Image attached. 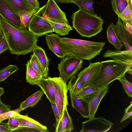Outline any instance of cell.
<instances>
[{"label": "cell", "instance_id": "cell-1", "mask_svg": "<svg viewBox=\"0 0 132 132\" xmlns=\"http://www.w3.org/2000/svg\"><path fill=\"white\" fill-rule=\"evenodd\" d=\"M0 28L12 54H27L32 51L37 45L38 37L27 29L13 26L0 15Z\"/></svg>", "mask_w": 132, "mask_h": 132}, {"label": "cell", "instance_id": "cell-2", "mask_svg": "<svg viewBox=\"0 0 132 132\" xmlns=\"http://www.w3.org/2000/svg\"><path fill=\"white\" fill-rule=\"evenodd\" d=\"M99 74L89 83L88 86L102 88L128 73L132 75V69L128 63L120 60H108L101 62Z\"/></svg>", "mask_w": 132, "mask_h": 132}, {"label": "cell", "instance_id": "cell-3", "mask_svg": "<svg viewBox=\"0 0 132 132\" xmlns=\"http://www.w3.org/2000/svg\"><path fill=\"white\" fill-rule=\"evenodd\" d=\"M60 39L65 45L66 56L81 60H89L100 55L105 44L104 42L65 37H60Z\"/></svg>", "mask_w": 132, "mask_h": 132}, {"label": "cell", "instance_id": "cell-4", "mask_svg": "<svg viewBox=\"0 0 132 132\" xmlns=\"http://www.w3.org/2000/svg\"><path fill=\"white\" fill-rule=\"evenodd\" d=\"M72 27L82 37L90 38L101 32L103 19L79 9L72 14Z\"/></svg>", "mask_w": 132, "mask_h": 132}, {"label": "cell", "instance_id": "cell-5", "mask_svg": "<svg viewBox=\"0 0 132 132\" xmlns=\"http://www.w3.org/2000/svg\"><path fill=\"white\" fill-rule=\"evenodd\" d=\"M37 12L43 18L50 21L69 24L65 13L60 9L54 0H48Z\"/></svg>", "mask_w": 132, "mask_h": 132}, {"label": "cell", "instance_id": "cell-6", "mask_svg": "<svg viewBox=\"0 0 132 132\" xmlns=\"http://www.w3.org/2000/svg\"><path fill=\"white\" fill-rule=\"evenodd\" d=\"M60 60L57 69L59 77L67 83L69 80L75 76L82 67L83 60L76 58L66 56Z\"/></svg>", "mask_w": 132, "mask_h": 132}, {"label": "cell", "instance_id": "cell-7", "mask_svg": "<svg viewBox=\"0 0 132 132\" xmlns=\"http://www.w3.org/2000/svg\"><path fill=\"white\" fill-rule=\"evenodd\" d=\"M52 79L55 89V102L59 113L60 122L65 109L68 105V86L67 83L61 77H54Z\"/></svg>", "mask_w": 132, "mask_h": 132}, {"label": "cell", "instance_id": "cell-8", "mask_svg": "<svg viewBox=\"0 0 132 132\" xmlns=\"http://www.w3.org/2000/svg\"><path fill=\"white\" fill-rule=\"evenodd\" d=\"M80 132H105L109 131L113 123L103 117L89 119L82 123Z\"/></svg>", "mask_w": 132, "mask_h": 132}, {"label": "cell", "instance_id": "cell-9", "mask_svg": "<svg viewBox=\"0 0 132 132\" xmlns=\"http://www.w3.org/2000/svg\"><path fill=\"white\" fill-rule=\"evenodd\" d=\"M14 116L17 119L19 123V127L14 131H49L46 126L29 117L27 114L23 115L17 112Z\"/></svg>", "mask_w": 132, "mask_h": 132}, {"label": "cell", "instance_id": "cell-10", "mask_svg": "<svg viewBox=\"0 0 132 132\" xmlns=\"http://www.w3.org/2000/svg\"><path fill=\"white\" fill-rule=\"evenodd\" d=\"M37 12L30 23L28 28V30L38 37L53 32L50 23Z\"/></svg>", "mask_w": 132, "mask_h": 132}, {"label": "cell", "instance_id": "cell-11", "mask_svg": "<svg viewBox=\"0 0 132 132\" xmlns=\"http://www.w3.org/2000/svg\"><path fill=\"white\" fill-rule=\"evenodd\" d=\"M109 87L107 86L98 91L88 96L81 98L87 103L89 112L88 118L95 117L99 104L104 97L109 91Z\"/></svg>", "mask_w": 132, "mask_h": 132}, {"label": "cell", "instance_id": "cell-12", "mask_svg": "<svg viewBox=\"0 0 132 132\" xmlns=\"http://www.w3.org/2000/svg\"><path fill=\"white\" fill-rule=\"evenodd\" d=\"M101 62L90 63L77 75V78L81 82L82 89L87 87L89 82L99 73L102 67Z\"/></svg>", "mask_w": 132, "mask_h": 132}, {"label": "cell", "instance_id": "cell-13", "mask_svg": "<svg viewBox=\"0 0 132 132\" xmlns=\"http://www.w3.org/2000/svg\"><path fill=\"white\" fill-rule=\"evenodd\" d=\"M46 43L50 50L57 57L62 59L66 56L64 44L61 41L58 35L51 34L45 35Z\"/></svg>", "mask_w": 132, "mask_h": 132}, {"label": "cell", "instance_id": "cell-14", "mask_svg": "<svg viewBox=\"0 0 132 132\" xmlns=\"http://www.w3.org/2000/svg\"><path fill=\"white\" fill-rule=\"evenodd\" d=\"M115 26L118 37L120 41L123 43L126 50L132 51V34L127 30L118 17Z\"/></svg>", "mask_w": 132, "mask_h": 132}, {"label": "cell", "instance_id": "cell-15", "mask_svg": "<svg viewBox=\"0 0 132 132\" xmlns=\"http://www.w3.org/2000/svg\"><path fill=\"white\" fill-rule=\"evenodd\" d=\"M0 15L10 24L20 29L21 22L19 15L11 10L4 0H0Z\"/></svg>", "mask_w": 132, "mask_h": 132}, {"label": "cell", "instance_id": "cell-16", "mask_svg": "<svg viewBox=\"0 0 132 132\" xmlns=\"http://www.w3.org/2000/svg\"><path fill=\"white\" fill-rule=\"evenodd\" d=\"M103 57H110L114 60H120L128 63L132 69V51L120 50H106L103 54Z\"/></svg>", "mask_w": 132, "mask_h": 132}, {"label": "cell", "instance_id": "cell-17", "mask_svg": "<svg viewBox=\"0 0 132 132\" xmlns=\"http://www.w3.org/2000/svg\"><path fill=\"white\" fill-rule=\"evenodd\" d=\"M8 7L13 12L19 15L20 11L36 13V11L27 0H4Z\"/></svg>", "mask_w": 132, "mask_h": 132}, {"label": "cell", "instance_id": "cell-18", "mask_svg": "<svg viewBox=\"0 0 132 132\" xmlns=\"http://www.w3.org/2000/svg\"><path fill=\"white\" fill-rule=\"evenodd\" d=\"M43 90L50 102L55 103V89L52 78H42L36 84Z\"/></svg>", "mask_w": 132, "mask_h": 132}, {"label": "cell", "instance_id": "cell-19", "mask_svg": "<svg viewBox=\"0 0 132 132\" xmlns=\"http://www.w3.org/2000/svg\"><path fill=\"white\" fill-rule=\"evenodd\" d=\"M44 94L43 90L41 88L29 96L26 100L21 102L19 108L15 110L17 112L19 113L28 107H34L41 100Z\"/></svg>", "mask_w": 132, "mask_h": 132}, {"label": "cell", "instance_id": "cell-20", "mask_svg": "<svg viewBox=\"0 0 132 132\" xmlns=\"http://www.w3.org/2000/svg\"><path fill=\"white\" fill-rule=\"evenodd\" d=\"M74 129L72 119L70 116L67 108L64 110L62 118L56 126V132H70Z\"/></svg>", "mask_w": 132, "mask_h": 132}, {"label": "cell", "instance_id": "cell-21", "mask_svg": "<svg viewBox=\"0 0 132 132\" xmlns=\"http://www.w3.org/2000/svg\"><path fill=\"white\" fill-rule=\"evenodd\" d=\"M72 107L84 118H88L89 112L87 103L81 98H78L75 95L70 96Z\"/></svg>", "mask_w": 132, "mask_h": 132}, {"label": "cell", "instance_id": "cell-22", "mask_svg": "<svg viewBox=\"0 0 132 132\" xmlns=\"http://www.w3.org/2000/svg\"><path fill=\"white\" fill-rule=\"evenodd\" d=\"M106 35L109 42L116 50H120L124 45L118 39L116 31L115 26L113 22L107 27Z\"/></svg>", "mask_w": 132, "mask_h": 132}, {"label": "cell", "instance_id": "cell-23", "mask_svg": "<svg viewBox=\"0 0 132 132\" xmlns=\"http://www.w3.org/2000/svg\"><path fill=\"white\" fill-rule=\"evenodd\" d=\"M26 65L27 82L32 85H36L43 78L33 69L29 60L27 61Z\"/></svg>", "mask_w": 132, "mask_h": 132}, {"label": "cell", "instance_id": "cell-24", "mask_svg": "<svg viewBox=\"0 0 132 132\" xmlns=\"http://www.w3.org/2000/svg\"><path fill=\"white\" fill-rule=\"evenodd\" d=\"M32 51L33 54L36 57L42 66L46 71L48 72L50 61L46 56L45 50L36 45Z\"/></svg>", "mask_w": 132, "mask_h": 132}, {"label": "cell", "instance_id": "cell-25", "mask_svg": "<svg viewBox=\"0 0 132 132\" xmlns=\"http://www.w3.org/2000/svg\"><path fill=\"white\" fill-rule=\"evenodd\" d=\"M70 80L67 86L70 96H71L80 91L82 89V87L81 82L76 76L72 77Z\"/></svg>", "mask_w": 132, "mask_h": 132}, {"label": "cell", "instance_id": "cell-26", "mask_svg": "<svg viewBox=\"0 0 132 132\" xmlns=\"http://www.w3.org/2000/svg\"><path fill=\"white\" fill-rule=\"evenodd\" d=\"M45 19L51 25L53 32H56L58 35L61 36L67 35L69 34V31L73 30L72 28L69 24L55 23Z\"/></svg>", "mask_w": 132, "mask_h": 132}, {"label": "cell", "instance_id": "cell-27", "mask_svg": "<svg viewBox=\"0 0 132 132\" xmlns=\"http://www.w3.org/2000/svg\"><path fill=\"white\" fill-rule=\"evenodd\" d=\"M73 3L77 5L81 10L94 15H97L94 11L93 0H74Z\"/></svg>", "mask_w": 132, "mask_h": 132}, {"label": "cell", "instance_id": "cell-28", "mask_svg": "<svg viewBox=\"0 0 132 132\" xmlns=\"http://www.w3.org/2000/svg\"><path fill=\"white\" fill-rule=\"evenodd\" d=\"M34 70L43 78L48 77V72L45 69L34 54H32L29 60Z\"/></svg>", "mask_w": 132, "mask_h": 132}, {"label": "cell", "instance_id": "cell-29", "mask_svg": "<svg viewBox=\"0 0 132 132\" xmlns=\"http://www.w3.org/2000/svg\"><path fill=\"white\" fill-rule=\"evenodd\" d=\"M36 13L22 11H19V14L21 22L20 29L28 28L31 20Z\"/></svg>", "mask_w": 132, "mask_h": 132}, {"label": "cell", "instance_id": "cell-30", "mask_svg": "<svg viewBox=\"0 0 132 132\" xmlns=\"http://www.w3.org/2000/svg\"><path fill=\"white\" fill-rule=\"evenodd\" d=\"M111 3L113 11L119 18L122 11L128 4L126 0H111Z\"/></svg>", "mask_w": 132, "mask_h": 132}, {"label": "cell", "instance_id": "cell-31", "mask_svg": "<svg viewBox=\"0 0 132 132\" xmlns=\"http://www.w3.org/2000/svg\"><path fill=\"white\" fill-rule=\"evenodd\" d=\"M19 69L15 65H9L0 70V82L5 80L10 76Z\"/></svg>", "mask_w": 132, "mask_h": 132}, {"label": "cell", "instance_id": "cell-32", "mask_svg": "<svg viewBox=\"0 0 132 132\" xmlns=\"http://www.w3.org/2000/svg\"><path fill=\"white\" fill-rule=\"evenodd\" d=\"M102 88L88 86L82 89L75 95L78 98H82L94 94Z\"/></svg>", "mask_w": 132, "mask_h": 132}, {"label": "cell", "instance_id": "cell-33", "mask_svg": "<svg viewBox=\"0 0 132 132\" xmlns=\"http://www.w3.org/2000/svg\"><path fill=\"white\" fill-rule=\"evenodd\" d=\"M119 18L122 21L132 24V7L128 4L122 12Z\"/></svg>", "mask_w": 132, "mask_h": 132}, {"label": "cell", "instance_id": "cell-34", "mask_svg": "<svg viewBox=\"0 0 132 132\" xmlns=\"http://www.w3.org/2000/svg\"><path fill=\"white\" fill-rule=\"evenodd\" d=\"M121 83L124 91L128 96L132 97V84L126 79L125 74L120 77L118 79Z\"/></svg>", "mask_w": 132, "mask_h": 132}, {"label": "cell", "instance_id": "cell-35", "mask_svg": "<svg viewBox=\"0 0 132 132\" xmlns=\"http://www.w3.org/2000/svg\"><path fill=\"white\" fill-rule=\"evenodd\" d=\"M7 127L11 132L14 131L19 127V123L16 118L14 116L9 119V121L6 123Z\"/></svg>", "mask_w": 132, "mask_h": 132}, {"label": "cell", "instance_id": "cell-36", "mask_svg": "<svg viewBox=\"0 0 132 132\" xmlns=\"http://www.w3.org/2000/svg\"><path fill=\"white\" fill-rule=\"evenodd\" d=\"M130 104L126 108L125 110L124 115L120 121L121 123L127 119H131L132 118V103L130 102Z\"/></svg>", "mask_w": 132, "mask_h": 132}, {"label": "cell", "instance_id": "cell-37", "mask_svg": "<svg viewBox=\"0 0 132 132\" xmlns=\"http://www.w3.org/2000/svg\"><path fill=\"white\" fill-rule=\"evenodd\" d=\"M16 113L17 112L13 110L0 114V124L2 123V122L3 121L9 119L10 117L14 116Z\"/></svg>", "mask_w": 132, "mask_h": 132}, {"label": "cell", "instance_id": "cell-38", "mask_svg": "<svg viewBox=\"0 0 132 132\" xmlns=\"http://www.w3.org/2000/svg\"><path fill=\"white\" fill-rule=\"evenodd\" d=\"M56 120V125H57L60 121L59 113L57 107L55 103L51 102Z\"/></svg>", "mask_w": 132, "mask_h": 132}, {"label": "cell", "instance_id": "cell-39", "mask_svg": "<svg viewBox=\"0 0 132 132\" xmlns=\"http://www.w3.org/2000/svg\"><path fill=\"white\" fill-rule=\"evenodd\" d=\"M9 49L7 43L4 37L0 39V54Z\"/></svg>", "mask_w": 132, "mask_h": 132}, {"label": "cell", "instance_id": "cell-40", "mask_svg": "<svg viewBox=\"0 0 132 132\" xmlns=\"http://www.w3.org/2000/svg\"><path fill=\"white\" fill-rule=\"evenodd\" d=\"M11 106L3 103L0 100V114L11 110Z\"/></svg>", "mask_w": 132, "mask_h": 132}, {"label": "cell", "instance_id": "cell-41", "mask_svg": "<svg viewBox=\"0 0 132 132\" xmlns=\"http://www.w3.org/2000/svg\"><path fill=\"white\" fill-rule=\"evenodd\" d=\"M30 5L36 11L40 9V3L38 0H27Z\"/></svg>", "mask_w": 132, "mask_h": 132}, {"label": "cell", "instance_id": "cell-42", "mask_svg": "<svg viewBox=\"0 0 132 132\" xmlns=\"http://www.w3.org/2000/svg\"><path fill=\"white\" fill-rule=\"evenodd\" d=\"M0 132H11L7 127L6 124H0Z\"/></svg>", "mask_w": 132, "mask_h": 132}, {"label": "cell", "instance_id": "cell-43", "mask_svg": "<svg viewBox=\"0 0 132 132\" xmlns=\"http://www.w3.org/2000/svg\"><path fill=\"white\" fill-rule=\"evenodd\" d=\"M123 24L125 26L127 30L131 33L132 34V24L124 21H122Z\"/></svg>", "mask_w": 132, "mask_h": 132}, {"label": "cell", "instance_id": "cell-44", "mask_svg": "<svg viewBox=\"0 0 132 132\" xmlns=\"http://www.w3.org/2000/svg\"><path fill=\"white\" fill-rule=\"evenodd\" d=\"M57 2L63 3H73L74 0H55Z\"/></svg>", "mask_w": 132, "mask_h": 132}, {"label": "cell", "instance_id": "cell-45", "mask_svg": "<svg viewBox=\"0 0 132 132\" xmlns=\"http://www.w3.org/2000/svg\"><path fill=\"white\" fill-rule=\"evenodd\" d=\"M4 92L3 88L0 87V97L4 94Z\"/></svg>", "mask_w": 132, "mask_h": 132}, {"label": "cell", "instance_id": "cell-46", "mask_svg": "<svg viewBox=\"0 0 132 132\" xmlns=\"http://www.w3.org/2000/svg\"><path fill=\"white\" fill-rule=\"evenodd\" d=\"M4 37L2 32L1 29L0 28V39Z\"/></svg>", "mask_w": 132, "mask_h": 132}, {"label": "cell", "instance_id": "cell-47", "mask_svg": "<svg viewBox=\"0 0 132 132\" xmlns=\"http://www.w3.org/2000/svg\"><path fill=\"white\" fill-rule=\"evenodd\" d=\"M127 1L128 3L130 0H126Z\"/></svg>", "mask_w": 132, "mask_h": 132}, {"label": "cell", "instance_id": "cell-48", "mask_svg": "<svg viewBox=\"0 0 132 132\" xmlns=\"http://www.w3.org/2000/svg\"><path fill=\"white\" fill-rule=\"evenodd\" d=\"M1 97H0V100H1Z\"/></svg>", "mask_w": 132, "mask_h": 132}]
</instances>
